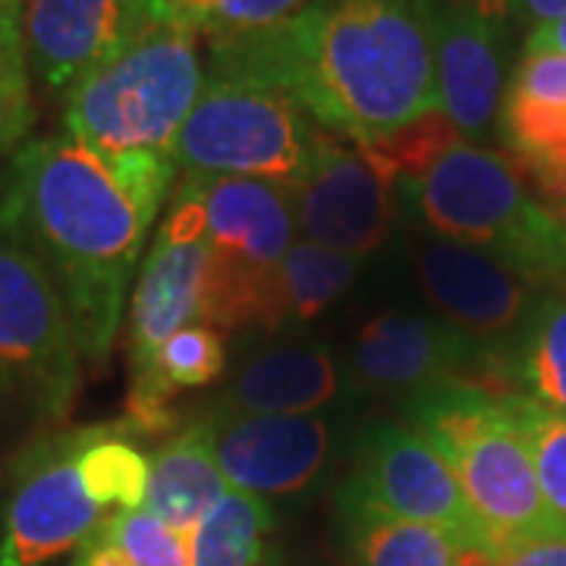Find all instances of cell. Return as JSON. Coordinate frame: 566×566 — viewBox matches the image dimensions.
<instances>
[{"label": "cell", "instance_id": "obj_31", "mask_svg": "<svg viewBox=\"0 0 566 566\" xmlns=\"http://www.w3.org/2000/svg\"><path fill=\"white\" fill-rule=\"evenodd\" d=\"M148 3L161 25H180L199 35L214 25L223 0H148Z\"/></svg>", "mask_w": 566, "mask_h": 566}, {"label": "cell", "instance_id": "obj_6", "mask_svg": "<svg viewBox=\"0 0 566 566\" xmlns=\"http://www.w3.org/2000/svg\"><path fill=\"white\" fill-rule=\"evenodd\" d=\"M324 126L290 92L252 76L205 73L174 161L196 177H249L296 186Z\"/></svg>", "mask_w": 566, "mask_h": 566}, {"label": "cell", "instance_id": "obj_33", "mask_svg": "<svg viewBox=\"0 0 566 566\" xmlns=\"http://www.w3.org/2000/svg\"><path fill=\"white\" fill-rule=\"evenodd\" d=\"M73 566H133L129 557L123 554V547L114 542V535L107 532V526H98V532L76 551Z\"/></svg>", "mask_w": 566, "mask_h": 566}, {"label": "cell", "instance_id": "obj_17", "mask_svg": "<svg viewBox=\"0 0 566 566\" xmlns=\"http://www.w3.org/2000/svg\"><path fill=\"white\" fill-rule=\"evenodd\" d=\"M488 353L444 318L381 312L359 331L349 368L378 394H416L424 387L472 381L488 387Z\"/></svg>", "mask_w": 566, "mask_h": 566}, {"label": "cell", "instance_id": "obj_28", "mask_svg": "<svg viewBox=\"0 0 566 566\" xmlns=\"http://www.w3.org/2000/svg\"><path fill=\"white\" fill-rule=\"evenodd\" d=\"M460 139L463 136L457 133V126L450 123L444 111H431V114H424L416 123L403 126L400 133L375 142V148L400 170V177L416 180V177H422L424 170L444 155L453 142Z\"/></svg>", "mask_w": 566, "mask_h": 566}, {"label": "cell", "instance_id": "obj_9", "mask_svg": "<svg viewBox=\"0 0 566 566\" xmlns=\"http://www.w3.org/2000/svg\"><path fill=\"white\" fill-rule=\"evenodd\" d=\"M400 170L375 145L322 129L293 192L303 240L365 262L385 243L397 211Z\"/></svg>", "mask_w": 566, "mask_h": 566}, {"label": "cell", "instance_id": "obj_21", "mask_svg": "<svg viewBox=\"0 0 566 566\" xmlns=\"http://www.w3.org/2000/svg\"><path fill=\"white\" fill-rule=\"evenodd\" d=\"M359 268V259L308 240H296L264 283L255 331L277 334L283 327L318 318L353 286Z\"/></svg>", "mask_w": 566, "mask_h": 566}, {"label": "cell", "instance_id": "obj_1", "mask_svg": "<svg viewBox=\"0 0 566 566\" xmlns=\"http://www.w3.org/2000/svg\"><path fill=\"white\" fill-rule=\"evenodd\" d=\"M174 177V158H107L66 133L25 142L3 177L0 240L57 283L92 368L114 353L129 283Z\"/></svg>", "mask_w": 566, "mask_h": 566}, {"label": "cell", "instance_id": "obj_18", "mask_svg": "<svg viewBox=\"0 0 566 566\" xmlns=\"http://www.w3.org/2000/svg\"><path fill=\"white\" fill-rule=\"evenodd\" d=\"M340 394V365L324 340H286L245 359L205 406L240 416H308Z\"/></svg>", "mask_w": 566, "mask_h": 566}, {"label": "cell", "instance_id": "obj_19", "mask_svg": "<svg viewBox=\"0 0 566 566\" xmlns=\"http://www.w3.org/2000/svg\"><path fill=\"white\" fill-rule=\"evenodd\" d=\"M148 465L145 510L189 542L205 513L230 488L214 460V438L205 412L192 416L180 431H170V438L148 457Z\"/></svg>", "mask_w": 566, "mask_h": 566}, {"label": "cell", "instance_id": "obj_27", "mask_svg": "<svg viewBox=\"0 0 566 566\" xmlns=\"http://www.w3.org/2000/svg\"><path fill=\"white\" fill-rule=\"evenodd\" d=\"M104 526L133 566H189V542L145 506L111 513Z\"/></svg>", "mask_w": 566, "mask_h": 566}, {"label": "cell", "instance_id": "obj_13", "mask_svg": "<svg viewBox=\"0 0 566 566\" xmlns=\"http://www.w3.org/2000/svg\"><path fill=\"white\" fill-rule=\"evenodd\" d=\"M416 271L428 303L447 324L482 346L488 359L516 337L532 305L547 290L501 259L441 237L419 245Z\"/></svg>", "mask_w": 566, "mask_h": 566}, {"label": "cell", "instance_id": "obj_16", "mask_svg": "<svg viewBox=\"0 0 566 566\" xmlns=\"http://www.w3.org/2000/svg\"><path fill=\"white\" fill-rule=\"evenodd\" d=\"M214 438V460L227 485L255 497H286L312 485L331 457L334 424L308 416H240L202 409Z\"/></svg>", "mask_w": 566, "mask_h": 566}, {"label": "cell", "instance_id": "obj_3", "mask_svg": "<svg viewBox=\"0 0 566 566\" xmlns=\"http://www.w3.org/2000/svg\"><path fill=\"white\" fill-rule=\"evenodd\" d=\"M406 424L450 465L491 554L560 538L547 516L523 424L510 394L450 381L409 394Z\"/></svg>", "mask_w": 566, "mask_h": 566}, {"label": "cell", "instance_id": "obj_11", "mask_svg": "<svg viewBox=\"0 0 566 566\" xmlns=\"http://www.w3.org/2000/svg\"><path fill=\"white\" fill-rule=\"evenodd\" d=\"M80 431L32 447L0 523V566H48L80 551L111 516L85 488Z\"/></svg>", "mask_w": 566, "mask_h": 566}, {"label": "cell", "instance_id": "obj_15", "mask_svg": "<svg viewBox=\"0 0 566 566\" xmlns=\"http://www.w3.org/2000/svg\"><path fill=\"white\" fill-rule=\"evenodd\" d=\"M161 22L148 0H25L22 41L29 73L54 95L117 57Z\"/></svg>", "mask_w": 566, "mask_h": 566}, {"label": "cell", "instance_id": "obj_36", "mask_svg": "<svg viewBox=\"0 0 566 566\" xmlns=\"http://www.w3.org/2000/svg\"><path fill=\"white\" fill-rule=\"evenodd\" d=\"M560 218H564V227H566V208H564V214H560Z\"/></svg>", "mask_w": 566, "mask_h": 566}, {"label": "cell", "instance_id": "obj_12", "mask_svg": "<svg viewBox=\"0 0 566 566\" xmlns=\"http://www.w3.org/2000/svg\"><path fill=\"white\" fill-rule=\"evenodd\" d=\"M202 205L182 177L174 189L167 218L158 227L129 303V385H139L151 363L177 331L202 324L205 293Z\"/></svg>", "mask_w": 566, "mask_h": 566}, {"label": "cell", "instance_id": "obj_25", "mask_svg": "<svg viewBox=\"0 0 566 566\" xmlns=\"http://www.w3.org/2000/svg\"><path fill=\"white\" fill-rule=\"evenodd\" d=\"M32 120L35 104L22 41V0H0V155L20 145Z\"/></svg>", "mask_w": 566, "mask_h": 566}, {"label": "cell", "instance_id": "obj_10", "mask_svg": "<svg viewBox=\"0 0 566 566\" xmlns=\"http://www.w3.org/2000/svg\"><path fill=\"white\" fill-rule=\"evenodd\" d=\"M337 504L444 528L463 551L485 547L450 465L409 424L378 422L365 428Z\"/></svg>", "mask_w": 566, "mask_h": 566}, {"label": "cell", "instance_id": "obj_30", "mask_svg": "<svg viewBox=\"0 0 566 566\" xmlns=\"http://www.w3.org/2000/svg\"><path fill=\"white\" fill-rule=\"evenodd\" d=\"M504 92L566 107V54H523Z\"/></svg>", "mask_w": 566, "mask_h": 566}, {"label": "cell", "instance_id": "obj_8", "mask_svg": "<svg viewBox=\"0 0 566 566\" xmlns=\"http://www.w3.org/2000/svg\"><path fill=\"white\" fill-rule=\"evenodd\" d=\"M82 381V353L57 283L0 240V400L61 422Z\"/></svg>", "mask_w": 566, "mask_h": 566}, {"label": "cell", "instance_id": "obj_4", "mask_svg": "<svg viewBox=\"0 0 566 566\" xmlns=\"http://www.w3.org/2000/svg\"><path fill=\"white\" fill-rule=\"evenodd\" d=\"M412 205L434 237L501 259L532 281H566V227L528 189L504 151L453 142L422 177L409 180Z\"/></svg>", "mask_w": 566, "mask_h": 566}, {"label": "cell", "instance_id": "obj_2", "mask_svg": "<svg viewBox=\"0 0 566 566\" xmlns=\"http://www.w3.org/2000/svg\"><path fill=\"white\" fill-rule=\"evenodd\" d=\"M208 73L271 82L363 145L441 111L431 0H315L281 29L211 39Z\"/></svg>", "mask_w": 566, "mask_h": 566}, {"label": "cell", "instance_id": "obj_34", "mask_svg": "<svg viewBox=\"0 0 566 566\" xmlns=\"http://www.w3.org/2000/svg\"><path fill=\"white\" fill-rule=\"evenodd\" d=\"M566 13V0H510V17L520 29L535 32L538 25Z\"/></svg>", "mask_w": 566, "mask_h": 566}, {"label": "cell", "instance_id": "obj_26", "mask_svg": "<svg viewBox=\"0 0 566 566\" xmlns=\"http://www.w3.org/2000/svg\"><path fill=\"white\" fill-rule=\"evenodd\" d=\"M513 412L523 424L532 463L542 488V501L547 506V516L557 528V535L566 538V416L542 409L526 397L510 394Z\"/></svg>", "mask_w": 566, "mask_h": 566}, {"label": "cell", "instance_id": "obj_7", "mask_svg": "<svg viewBox=\"0 0 566 566\" xmlns=\"http://www.w3.org/2000/svg\"><path fill=\"white\" fill-rule=\"evenodd\" d=\"M182 177L202 205V324L240 334L255 327L264 283L296 243L293 192L283 182L249 177Z\"/></svg>", "mask_w": 566, "mask_h": 566}, {"label": "cell", "instance_id": "obj_5", "mask_svg": "<svg viewBox=\"0 0 566 566\" xmlns=\"http://www.w3.org/2000/svg\"><path fill=\"white\" fill-rule=\"evenodd\" d=\"M202 85L199 35L155 25L63 95V133L107 158H174Z\"/></svg>", "mask_w": 566, "mask_h": 566}, {"label": "cell", "instance_id": "obj_29", "mask_svg": "<svg viewBox=\"0 0 566 566\" xmlns=\"http://www.w3.org/2000/svg\"><path fill=\"white\" fill-rule=\"evenodd\" d=\"M315 0H223L221 13L214 25L205 32L208 39H243V35H262L271 29H281Z\"/></svg>", "mask_w": 566, "mask_h": 566}, {"label": "cell", "instance_id": "obj_35", "mask_svg": "<svg viewBox=\"0 0 566 566\" xmlns=\"http://www.w3.org/2000/svg\"><path fill=\"white\" fill-rule=\"evenodd\" d=\"M523 54H566V13L528 32Z\"/></svg>", "mask_w": 566, "mask_h": 566}, {"label": "cell", "instance_id": "obj_32", "mask_svg": "<svg viewBox=\"0 0 566 566\" xmlns=\"http://www.w3.org/2000/svg\"><path fill=\"white\" fill-rule=\"evenodd\" d=\"M494 566H566V538L535 542L510 554H494Z\"/></svg>", "mask_w": 566, "mask_h": 566}, {"label": "cell", "instance_id": "obj_23", "mask_svg": "<svg viewBox=\"0 0 566 566\" xmlns=\"http://www.w3.org/2000/svg\"><path fill=\"white\" fill-rule=\"evenodd\" d=\"M356 566H457L460 542L444 528L340 506Z\"/></svg>", "mask_w": 566, "mask_h": 566}, {"label": "cell", "instance_id": "obj_22", "mask_svg": "<svg viewBox=\"0 0 566 566\" xmlns=\"http://www.w3.org/2000/svg\"><path fill=\"white\" fill-rule=\"evenodd\" d=\"M274 526L264 497L227 488L189 538V566H262Z\"/></svg>", "mask_w": 566, "mask_h": 566}, {"label": "cell", "instance_id": "obj_24", "mask_svg": "<svg viewBox=\"0 0 566 566\" xmlns=\"http://www.w3.org/2000/svg\"><path fill=\"white\" fill-rule=\"evenodd\" d=\"M136 431L126 422L82 428L80 469L88 494L107 510H142L148 497V457L136 444Z\"/></svg>", "mask_w": 566, "mask_h": 566}, {"label": "cell", "instance_id": "obj_20", "mask_svg": "<svg viewBox=\"0 0 566 566\" xmlns=\"http://www.w3.org/2000/svg\"><path fill=\"white\" fill-rule=\"evenodd\" d=\"M491 385L566 416V281L547 286L516 337L491 359Z\"/></svg>", "mask_w": 566, "mask_h": 566}, {"label": "cell", "instance_id": "obj_14", "mask_svg": "<svg viewBox=\"0 0 566 566\" xmlns=\"http://www.w3.org/2000/svg\"><path fill=\"white\" fill-rule=\"evenodd\" d=\"M510 0H431L438 102L457 133L482 139L504 102Z\"/></svg>", "mask_w": 566, "mask_h": 566}]
</instances>
